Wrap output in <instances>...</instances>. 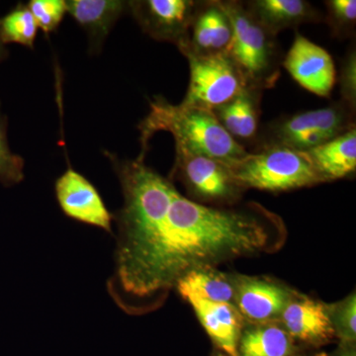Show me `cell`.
Returning <instances> with one entry per match:
<instances>
[{
	"label": "cell",
	"instance_id": "cell-1",
	"mask_svg": "<svg viewBox=\"0 0 356 356\" xmlns=\"http://www.w3.org/2000/svg\"><path fill=\"white\" fill-rule=\"evenodd\" d=\"M271 221L259 207H210L175 189L146 252L125 278L112 285V294L153 298L191 271L264 250Z\"/></svg>",
	"mask_w": 356,
	"mask_h": 356
},
{
	"label": "cell",
	"instance_id": "cell-2",
	"mask_svg": "<svg viewBox=\"0 0 356 356\" xmlns=\"http://www.w3.org/2000/svg\"><path fill=\"white\" fill-rule=\"evenodd\" d=\"M139 130L143 156H146L149 140L161 131L172 134L175 146L229 166L248 154L243 145L225 130L212 110L182 103L175 105L161 96L149 100V114L140 122Z\"/></svg>",
	"mask_w": 356,
	"mask_h": 356
},
{
	"label": "cell",
	"instance_id": "cell-3",
	"mask_svg": "<svg viewBox=\"0 0 356 356\" xmlns=\"http://www.w3.org/2000/svg\"><path fill=\"white\" fill-rule=\"evenodd\" d=\"M240 187L285 191L325 182L304 151L280 145H264L229 166Z\"/></svg>",
	"mask_w": 356,
	"mask_h": 356
},
{
	"label": "cell",
	"instance_id": "cell-4",
	"mask_svg": "<svg viewBox=\"0 0 356 356\" xmlns=\"http://www.w3.org/2000/svg\"><path fill=\"white\" fill-rule=\"evenodd\" d=\"M228 16L233 35L226 53L250 88H270L278 79L277 51L270 33L250 13L242 2L218 1Z\"/></svg>",
	"mask_w": 356,
	"mask_h": 356
},
{
	"label": "cell",
	"instance_id": "cell-5",
	"mask_svg": "<svg viewBox=\"0 0 356 356\" xmlns=\"http://www.w3.org/2000/svg\"><path fill=\"white\" fill-rule=\"evenodd\" d=\"M177 48L188 60L191 70L182 104L213 111L250 88L226 51L199 53L185 43Z\"/></svg>",
	"mask_w": 356,
	"mask_h": 356
},
{
	"label": "cell",
	"instance_id": "cell-6",
	"mask_svg": "<svg viewBox=\"0 0 356 356\" xmlns=\"http://www.w3.org/2000/svg\"><path fill=\"white\" fill-rule=\"evenodd\" d=\"M353 116L355 110L343 102L292 115L271 126L266 145L308 151L355 128Z\"/></svg>",
	"mask_w": 356,
	"mask_h": 356
},
{
	"label": "cell",
	"instance_id": "cell-7",
	"mask_svg": "<svg viewBox=\"0 0 356 356\" xmlns=\"http://www.w3.org/2000/svg\"><path fill=\"white\" fill-rule=\"evenodd\" d=\"M200 4L193 0H133L128 1V13L151 38L179 47L189 40Z\"/></svg>",
	"mask_w": 356,
	"mask_h": 356
},
{
	"label": "cell",
	"instance_id": "cell-8",
	"mask_svg": "<svg viewBox=\"0 0 356 356\" xmlns=\"http://www.w3.org/2000/svg\"><path fill=\"white\" fill-rule=\"evenodd\" d=\"M173 172L194 195L205 200H231L242 188L234 180L226 163L184 147L175 146Z\"/></svg>",
	"mask_w": 356,
	"mask_h": 356
},
{
	"label": "cell",
	"instance_id": "cell-9",
	"mask_svg": "<svg viewBox=\"0 0 356 356\" xmlns=\"http://www.w3.org/2000/svg\"><path fill=\"white\" fill-rule=\"evenodd\" d=\"M283 67L306 90L321 97L331 96L337 81L336 65L322 47L297 34Z\"/></svg>",
	"mask_w": 356,
	"mask_h": 356
},
{
	"label": "cell",
	"instance_id": "cell-10",
	"mask_svg": "<svg viewBox=\"0 0 356 356\" xmlns=\"http://www.w3.org/2000/svg\"><path fill=\"white\" fill-rule=\"evenodd\" d=\"M55 189L58 205L67 217L111 233L113 215L95 185L83 175L67 168L58 178Z\"/></svg>",
	"mask_w": 356,
	"mask_h": 356
},
{
	"label": "cell",
	"instance_id": "cell-11",
	"mask_svg": "<svg viewBox=\"0 0 356 356\" xmlns=\"http://www.w3.org/2000/svg\"><path fill=\"white\" fill-rule=\"evenodd\" d=\"M184 299L195 311L201 325L215 343L229 356H238L243 318L233 304L219 303L188 295Z\"/></svg>",
	"mask_w": 356,
	"mask_h": 356
},
{
	"label": "cell",
	"instance_id": "cell-12",
	"mask_svg": "<svg viewBox=\"0 0 356 356\" xmlns=\"http://www.w3.org/2000/svg\"><path fill=\"white\" fill-rule=\"evenodd\" d=\"M235 288L236 309L252 321L275 317L292 301L289 292L280 285L257 278L238 277Z\"/></svg>",
	"mask_w": 356,
	"mask_h": 356
},
{
	"label": "cell",
	"instance_id": "cell-13",
	"mask_svg": "<svg viewBox=\"0 0 356 356\" xmlns=\"http://www.w3.org/2000/svg\"><path fill=\"white\" fill-rule=\"evenodd\" d=\"M65 6L67 13L88 33L92 53L100 51L115 23L128 11V1L121 0H69Z\"/></svg>",
	"mask_w": 356,
	"mask_h": 356
},
{
	"label": "cell",
	"instance_id": "cell-14",
	"mask_svg": "<svg viewBox=\"0 0 356 356\" xmlns=\"http://www.w3.org/2000/svg\"><path fill=\"white\" fill-rule=\"evenodd\" d=\"M288 334L310 343H323L334 337L329 305L303 298L290 301L281 313Z\"/></svg>",
	"mask_w": 356,
	"mask_h": 356
},
{
	"label": "cell",
	"instance_id": "cell-15",
	"mask_svg": "<svg viewBox=\"0 0 356 356\" xmlns=\"http://www.w3.org/2000/svg\"><path fill=\"white\" fill-rule=\"evenodd\" d=\"M245 6L254 19L274 37L288 28L323 19L317 9L304 0H254Z\"/></svg>",
	"mask_w": 356,
	"mask_h": 356
},
{
	"label": "cell",
	"instance_id": "cell-16",
	"mask_svg": "<svg viewBox=\"0 0 356 356\" xmlns=\"http://www.w3.org/2000/svg\"><path fill=\"white\" fill-rule=\"evenodd\" d=\"M232 35L228 16L218 1L201 2L185 44L199 53H220L228 49Z\"/></svg>",
	"mask_w": 356,
	"mask_h": 356
},
{
	"label": "cell",
	"instance_id": "cell-17",
	"mask_svg": "<svg viewBox=\"0 0 356 356\" xmlns=\"http://www.w3.org/2000/svg\"><path fill=\"white\" fill-rule=\"evenodd\" d=\"M304 152L325 181L348 177L356 170L355 128Z\"/></svg>",
	"mask_w": 356,
	"mask_h": 356
},
{
	"label": "cell",
	"instance_id": "cell-18",
	"mask_svg": "<svg viewBox=\"0 0 356 356\" xmlns=\"http://www.w3.org/2000/svg\"><path fill=\"white\" fill-rule=\"evenodd\" d=\"M259 89L247 88L231 102L213 110L225 130L236 140L254 139L259 129Z\"/></svg>",
	"mask_w": 356,
	"mask_h": 356
},
{
	"label": "cell",
	"instance_id": "cell-19",
	"mask_svg": "<svg viewBox=\"0 0 356 356\" xmlns=\"http://www.w3.org/2000/svg\"><path fill=\"white\" fill-rule=\"evenodd\" d=\"M182 298L188 295L219 303L235 302V282L212 268L196 269L184 275L175 285Z\"/></svg>",
	"mask_w": 356,
	"mask_h": 356
},
{
	"label": "cell",
	"instance_id": "cell-20",
	"mask_svg": "<svg viewBox=\"0 0 356 356\" xmlns=\"http://www.w3.org/2000/svg\"><path fill=\"white\" fill-rule=\"evenodd\" d=\"M292 337L276 325H259L243 332L240 341V356H290Z\"/></svg>",
	"mask_w": 356,
	"mask_h": 356
},
{
	"label": "cell",
	"instance_id": "cell-21",
	"mask_svg": "<svg viewBox=\"0 0 356 356\" xmlns=\"http://www.w3.org/2000/svg\"><path fill=\"white\" fill-rule=\"evenodd\" d=\"M39 27L27 4H17L0 18V37L4 44L34 48Z\"/></svg>",
	"mask_w": 356,
	"mask_h": 356
},
{
	"label": "cell",
	"instance_id": "cell-22",
	"mask_svg": "<svg viewBox=\"0 0 356 356\" xmlns=\"http://www.w3.org/2000/svg\"><path fill=\"white\" fill-rule=\"evenodd\" d=\"M24 159L14 154L7 140L6 116L0 110V182L6 187L24 179Z\"/></svg>",
	"mask_w": 356,
	"mask_h": 356
},
{
	"label": "cell",
	"instance_id": "cell-23",
	"mask_svg": "<svg viewBox=\"0 0 356 356\" xmlns=\"http://www.w3.org/2000/svg\"><path fill=\"white\" fill-rule=\"evenodd\" d=\"M334 334L343 339L344 343H353L356 337V299L355 294H351L341 303L329 306Z\"/></svg>",
	"mask_w": 356,
	"mask_h": 356
},
{
	"label": "cell",
	"instance_id": "cell-24",
	"mask_svg": "<svg viewBox=\"0 0 356 356\" xmlns=\"http://www.w3.org/2000/svg\"><path fill=\"white\" fill-rule=\"evenodd\" d=\"M27 6L39 29L46 34L55 31L67 13L65 0H31Z\"/></svg>",
	"mask_w": 356,
	"mask_h": 356
},
{
	"label": "cell",
	"instance_id": "cell-25",
	"mask_svg": "<svg viewBox=\"0 0 356 356\" xmlns=\"http://www.w3.org/2000/svg\"><path fill=\"white\" fill-rule=\"evenodd\" d=\"M327 7V22L337 36L350 34L356 22L355 0H330Z\"/></svg>",
	"mask_w": 356,
	"mask_h": 356
},
{
	"label": "cell",
	"instance_id": "cell-26",
	"mask_svg": "<svg viewBox=\"0 0 356 356\" xmlns=\"http://www.w3.org/2000/svg\"><path fill=\"white\" fill-rule=\"evenodd\" d=\"M341 102L355 110L356 102V58L355 50L350 51L344 60L341 74Z\"/></svg>",
	"mask_w": 356,
	"mask_h": 356
},
{
	"label": "cell",
	"instance_id": "cell-27",
	"mask_svg": "<svg viewBox=\"0 0 356 356\" xmlns=\"http://www.w3.org/2000/svg\"><path fill=\"white\" fill-rule=\"evenodd\" d=\"M8 57V50H7L6 44L2 42L1 37H0V63L6 60Z\"/></svg>",
	"mask_w": 356,
	"mask_h": 356
},
{
	"label": "cell",
	"instance_id": "cell-28",
	"mask_svg": "<svg viewBox=\"0 0 356 356\" xmlns=\"http://www.w3.org/2000/svg\"><path fill=\"white\" fill-rule=\"evenodd\" d=\"M337 356H356L355 355V351L353 350H348L343 351V353H341V355H339Z\"/></svg>",
	"mask_w": 356,
	"mask_h": 356
},
{
	"label": "cell",
	"instance_id": "cell-29",
	"mask_svg": "<svg viewBox=\"0 0 356 356\" xmlns=\"http://www.w3.org/2000/svg\"><path fill=\"white\" fill-rule=\"evenodd\" d=\"M217 356H224V355H217Z\"/></svg>",
	"mask_w": 356,
	"mask_h": 356
}]
</instances>
